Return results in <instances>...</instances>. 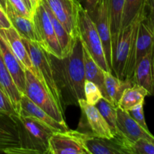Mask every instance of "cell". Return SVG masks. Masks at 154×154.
<instances>
[{
	"instance_id": "ab89813d",
	"label": "cell",
	"mask_w": 154,
	"mask_h": 154,
	"mask_svg": "<svg viewBox=\"0 0 154 154\" xmlns=\"http://www.w3.org/2000/svg\"><path fill=\"white\" fill-rule=\"evenodd\" d=\"M77 1H78V2H81V0H77Z\"/></svg>"
},
{
	"instance_id": "7a4b0ae2",
	"label": "cell",
	"mask_w": 154,
	"mask_h": 154,
	"mask_svg": "<svg viewBox=\"0 0 154 154\" xmlns=\"http://www.w3.org/2000/svg\"><path fill=\"white\" fill-rule=\"evenodd\" d=\"M147 10L146 7L132 23L111 35V72L120 79H132L136 67V38L138 25Z\"/></svg>"
},
{
	"instance_id": "83f0119b",
	"label": "cell",
	"mask_w": 154,
	"mask_h": 154,
	"mask_svg": "<svg viewBox=\"0 0 154 154\" xmlns=\"http://www.w3.org/2000/svg\"><path fill=\"white\" fill-rule=\"evenodd\" d=\"M99 112L102 115L108 124L109 125L111 131L114 133V136L118 135L117 129V108L112 105L108 100L105 98H102L96 105Z\"/></svg>"
},
{
	"instance_id": "7402d4cb",
	"label": "cell",
	"mask_w": 154,
	"mask_h": 154,
	"mask_svg": "<svg viewBox=\"0 0 154 154\" xmlns=\"http://www.w3.org/2000/svg\"><path fill=\"white\" fill-rule=\"evenodd\" d=\"M83 45V43H82ZM83 57H84V72H85V78L87 81H92L98 86L99 90L102 93V96L107 99L106 92L105 89V71L97 64L93 60L92 56L87 51L86 47L83 45Z\"/></svg>"
},
{
	"instance_id": "44dd1931",
	"label": "cell",
	"mask_w": 154,
	"mask_h": 154,
	"mask_svg": "<svg viewBox=\"0 0 154 154\" xmlns=\"http://www.w3.org/2000/svg\"><path fill=\"white\" fill-rule=\"evenodd\" d=\"M105 89L107 95V100L117 108L119 101L126 89L133 86L134 82L129 79H120L114 76L111 72H105Z\"/></svg>"
},
{
	"instance_id": "603a6c76",
	"label": "cell",
	"mask_w": 154,
	"mask_h": 154,
	"mask_svg": "<svg viewBox=\"0 0 154 154\" xmlns=\"http://www.w3.org/2000/svg\"><path fill=\"white\" fill-rule=\"evenodd\" d=\"M0 88L7 94L16 109L17 112L20 114V104L22 93L17 88L10 74L6 69L1 51H0Z\"/></svg>"
},
{
	"instance_id": "8d00e7d4",
	"label": "cell",
	"mask_w": 154,
	"mask_h": 154,
	"mask_svg": "<svg viewBox=\"0 0 154 154\" xmlns=\"http://www.w3.org/2000/svg\"><path fill=\"white\" fill-rule=\"evenodd\" d=\"M147 17H148L149 20H150V23H151L152 26H153V31H154V8L148 9Z\"/></svg>"
},
{
	"instance_id": "ac0fdd59",
	"label": "cell",
	"mask_w": 154,
	"mask_h": 154,
	"mask_svg": "<svg viewBox=\"0 0 154 154\" xmlns=\"http://www.w3.org/2000/svg\"><path fill=\"white\" fill-rule=\"evenodd\" d=\"M0 34L5 38L11 51H13L17 58L20 60L24 69L31 72L33 75L37 77V72L32 63L28 51L23 42L22 37L20 35L17 30L11 26L7 29H1Z\"/></svg>"
},
{
	"instance_id": "d6a6232c",
	"label": "cell",
	"mask_w": 154,
	"mask_h": 154,
	"mask_svg": "<svg viewBox=\"0 0 154 154\" xmlns=\"http://www.w3.org/2000/svg\"><path fill=\"white\" fill-rule=\"evenodd\" d=\"M8 2L20 14L32 20V13L29 10L22 0H8Z\"/></svg>"
},
{
	"instance_id": "8992f818",
	"label": "cell",
	"mask_w": 154,
	"mask_h": 154,
	"mask_svg": "<svg viewBox=\"0 0 154 154\" xmlns=\"http://www.w3.org/2000/svg\"><path fill=\"white\" fill-rule=\"evenodd\" d=\"M25 94L36 105L60 123L66 124L63 112L43 83L29 70H25Z\"/></svg>"
},
{
	"instance_id": "4316f807",
	"label": "cell",
	"mask_w": 154,
	"mask_h": 154,
	"mask_svg": "<svg viewBox=\"0 0 154 154\" xmlns=\"http://www.w3.org/2000/svg\"><path fill=\"white\" fill-rule=\"evenodd\" d=\"M147 7L146 0H125L121 28L132 23Z\"/></svg>"
},
{
	"instance_id": "836d02e7",
	"label": "cell",
	"mask_w": 154,
	"mask_h": 154,
	"mask_svg": "<svg viewBox=\"0 0 154 154\" xmlns=\"http://www.w3.org/2000/svg\"><path fill=\"white\" fill-rule=\"evenodd\" d=\"M12 26L4 9L0 5V30L7 29Z\"/></svg>"
},
{
	"instance_id": "ba28073f",
	"label": "cell",
	"mask_w": 154,
	"mask_h": 154,
	"mask_svg": "<svg viewBox=\"0 0 154 154\" xmlns=\"http://www.w3.org/2000/svg\"><path fill=\"white\" fill-rule=\"evenodd\" d=\"M81 117L78 130L91 137L103 138H114L109 125L95 105H90L84 99L78 101Z\"/></svg>"
},
{
	"instance_id": "9a60e30c",
	"label": "cell",
	"mask_w": 154,
	"mask_h": 154,
	"mask_svg": "<svg viewBox=\"0 0 154 154\" xmlns=\"http://www.w3.org/2000/svg\"><path fill=\"white\" fill-rule=\"evenodd\" d=\"M0 51L8 72L17 88L22 94L25 91L26 76L24 67L11 49L5 38L0 34Z\"/></svg>"
},
{
	"instance_id": "ffe728a7",
	"label": "cell",
	"mask_w": 154,
	"mask_h": 154,
	"mask_svg": "<svg viewBox=\"0 0 154 154\" xmlns=\"http://www.w3.org/2000/svg\"><path fill=\"white\" fill-rule=\"evenodd\" d=\"M5 11L11 23L22 38L38 42V38L35 32L32 20L20 14L11 5L8 0L6 1Z\"/></svg>"
},
{
	"instance_id": "e0dca14e",
	"label": "cell",
	"mask_w": 154,
	"mask_h": 154,
	"mask_svg": "<svg viewBox=\"0 0 154 154\" xmlns=\"http://www.w3.org/2000/svg\"><path fill=\"white\" fill-rule=\"evenodd\" d=\"M132 80L154 96V48L138 62Z\"/></svg>"
},
{
	"instance_id": "4dcf8cb0",
	"label": "cell",
	"mask_w": 154,
	"mask_h": 154,
	"mask_svg": "<svg viewBox=\"0 0 154 154\" xmlns=\"http://www.w3.org/2000/svg\"><path fill=\"white\" fill-rule=\"evenodd\" d=\"M129 115L141 126L144 128L145 130L149 131L148 127H147V123H146L145 117H144V103L139 104V105H136L134 108H131L130 110L128 111Z\"/></svg>"
},
{
	"instance_id": "4fadbf2b",
	"label": "cell",
	"mask_w": 154,
	"mask_h": 154,
	"mask_svg": "<svg viewBox=\"0 0 154 154\" xmlns=\"http://www.w3.org/2000/svg\"><path fill=\"white\" fill-rule=\"evenodd\" d=\"M130 141L120 135L111 138L89 137L86 145L90 154H130Z\"/></svg>"
},
{
	"instance_id": "484cf974",
	"label": "cell",
	"mask_w": 154,
	"mask_h": 154,
	"mask_svg": "<svg viewBox=\"0 0 154 154\" xmlns=\"http://www.w3.org/2000/svg\"><path fill=\"white\" fill-rule=\"evenodd\" d=\"M125 0H107L111 35L120 31L123 19Z\"/></svg>"
},
{
	"instance_id": "3957f363",
	"label": "cell",
	"mask_w": 154,
	"mask_h": 154,
	"mask_svg": "<svg viewBox=\"0 0 154 154\" xmlns=\"http://www.w3.org/2000/svg\"><path fill=\"white\" fill-rule=\"evenodd\" d=\"M15 119L19 127L21 154H48L54 131L33 117L17 115Z\"/></svg>"
},
{
	"instance_id": "cb8c5ba5",
	"label": "cell",
	"mask_w": 154,
	"mask_h": 154,
	"mask_svg": "<svg viewBox=\"0 0 154 154\" xmlns=\"http://www.w3.org/2000/svg\"><path fill=\"white\" fill-rule=\"evenodd\" d=\"M42 2L50 17L53 27H54V32H55L56 36H57L59 44H60V47H61L62 51H63V57H66L72 51V48L74 46V44H75V38H73L72 35H70L69 32L66 31V29L63 26V24L56 17L54 14L53 13L51 9L50 8L47 2L45 0H42Z\"/></svg>"
},
{
	"instance_id": "f1b7e54d",
	"label": "cell",
	"mask_w": 154,
	"mask_h": 154,
	"mask_svg": "<svg viewBox=\"0 0 154 154\" xmlns=\"http://www.w3.org/2000/svg\"><path fill=\"white\" fill-rule=\"evenodd\" d=\"M84 98L87 102L90 105H95L103 98L102 93L98 86L92 81L85 80L84 87Z\"/></svg>"
},
{
	"instance_id": "8fae6325",
	"label": "cell",
	"mask_w": 154,
	"mask_h": 154,
	"mask_svg": "<svg viewBox=\"0 0 154 154\" xmlns=\"http://www.w3.org/2000/svg\"><path fill=\"white\" fill-rule=\"evenodd\" d=\"M0 152L21 154L18 124L15 116L0 112Z\"/></svg>"
},
{
	"instance_id": "7c38bea8",
	"label": "cell",
	"mask_w": 154,
	"mask_h": 154,
	"mask_svg": "<svg viewBox=\"0 0 154 154\" xmlns=\"http://www.w3.org/2000/svg\"><path fill=\"white\" fill-rule=\"evenodd\" d=\"M89 15L94 22L100 36L107 63L111 71V33L107 0H99L95 10L91 14H89Z\"/></svg>"
},
{
	"instance_id": "2e32d148",
	"label": "cell",
	"mask_w": 154,
	"mask_h": 154,
	"mask_svg": "<svg viewBox=\"0 0 154 154\" xmlns=\"http://www.w3.org/2000/svg\"><path fill=\"white\" fill-rule=\"evenodd\" d=\"M19 115L33 117L43 124L46 125L54 132H65L69 130L66 123L63 124L53 118L48 113L32 102L25 94H22L21 96Z\"/></svg>"
},
{
	"instance_id": "f35d334b",
	"label": "cell",
	"mask_w": 154,
	"mask_h": 154,
	"mask_svg": "<svg viewBox=\"0 0 154 154\" xmlns=\"http://www.w3.org/2000/svg\"><path fill=\"white\" fill-rule=\"evenodd\" d=\"M6 1H7V0H0V5L2 7L3 9H5V7Z\"/></svg>"
},
{
	"instance_id": "52a82bcc",
	"label": "cell",
	"mask_w": 154,
	"mask_h": 154,
	"mask_svg": "<svg viewBox=\"0 0 154 154\" xmlns=\"http://www.w3.org/2000/svg\"><path fill=\"white\" fill-rule=\"evenodd\" d=\"M32 22L38 38V43L48 54L58 58L64 57L52 23L42 4V0H38L33 12Z\"/></svg>"
},
{
	"instance_id": "f546056e",
	"label": "cell",
	"mask_w": 154,
	"mask_h": 154,
	"mask_svg": "<svg viewBox=\"0 0 154 154\" xmlns=\"http://www.w3.org/2000/svg\"><path fill=\"white\" fill-rule=\"evenodd\" d=\"M129 150L130 154H154V144L141 138L131 143Z\"/></svg>"
},
{
	"instance_id": "30bf717a",
	"label": "cell",
	"mask_w": 154,
	"mask_h": 154,
	"mask_svg": "<svg viewBox=\"0 0 154 154\" xmlns=\"http://www.w3.org/2000/svg\"><path fill=\"white\" fill-rule=\"evenodd\" d=\"M56 17L73 38L78 36V11L81 2L77 0H45Z\"/></svg>"
},
{
	"instance_id": "5bb4252c",
	"label": "cell",
	"mask_w": 154,
	"mask_h": 154,
	"mask_svg": "<svg viewBox=\"0 0 154 154\" xmlns=\"http://www.w3.org/2000/svg\"><path fill=\"white\" fill-rule=\"evenodd\" d=\"M117 129L118 135H120L132 143L143 138L154 144V136L151 132L141 127L129 115L128 111L117 108Z\"/></svg>"
},
{
	"instance_id": "277c9868",
	"label": "cell",
	"mask_w": 154,
	"mask_h": 154,
	"mask_svg": "<svg viewBox=\"0 0 154 154\" xmlns=\"http://www.w3.org/2000/svg\"><path fill=\"white\" fill-rule=\"evenodd\" d=\"M22 41L28 51L32 63L37 72V78L43 83L61 109L64 111L61 96L54 80L49 54L45 51L38 42L23 38H22Z\"/></svg>"
},
{
	"instance_id": "d4e9b609",
	"label": "cell",
	"mask_w": 154,
	"mask_h": 154,
	"mask_svg": "<svg viewBox=\"0 0 154 154\" xmlns=\"http://www.w3.org/2000/svg\"><path fill=\"white\" fill-rule=\"evenodd\" d=\"M147 96H149L148 93L144 87L135 84L124 90L117 108L128 111L139 104H144V99Z\"/></svg>"
},
{
	"instance_id": "d590c367",
	"label": "cell",
	"mask_w": 154,
	"mask_h": 154,
	"mask_svg": "<svg viewBox=\"0 0 154 154\" xmlns=\"http://www.w3.org/2000/svg\"><path fill=\"white\" fill-rule=\"evenodd\" d=\"M22 1L25 3V5H26V7L28 8L29 10L33 14L36 5H37L38 0H22Z\"/></svg>"
},
{
	"instance_id": "d6986e66",
	"label": "cell",
	"mask_w": 154,
	"mask_h": 154,
	"mask_svg": "<svg viewBox=\"0 0 154 154\" xmlns=\"http://www.w3.org/2000/svg\"><path fill=\"white\" fill-rule=\"evenodd\" d=\"M148 8L141 17L136 38V66L138 62L154 48V31L148 17Z\"/></svg>"
},
{
	"instance_id": "5b68a950",
	"label": "cell",
	"mask_w": 154,
	"mask_h": 154,
	"mask_svg": "<svg viewBox=\"0 0 154 154\" xmlns=\"http://www.w3.org/2000/svg\"><path fill=\"white\" fill-rule=\"evenodd\" d=\"M78 34L93 60L105 72H111L105 58L103 46L94 22L87 11L80 6L78 17Z\"/></svg>"
},
{
	"instance_id": "9c48e42d",
	"label": "cell",
	"mask_w": 154,
	"mask_h": 154,
	"mask_svg": "<svg viewBox=\"0 0 154 154\" xmlns=\"http://www.w3.org/2000/svg\"><path fill=\"white\" fill-rule=\"evenodd\" d=\"M89 137L78 130L54 132L49 140L48 154H90L86 145Z\"/></svg>"
},
{
	"instance_id": "74e56055",
	"label": "cell",
	"mask_w": 154,
	"mask_h": 154,
	"mask_svg": "<svg viewBox=\"0 0 154 154\" xmlns=\"http://www.w3.org/2000/svg\"><path fill=\"white\" fill-rule=\"evenodd\" d=\"M146 5L148 9L154 8V0H146Z\"/></svg>"
},
{
	"instance_id": "6da1fadb",
	"label": "cell",
	"mask_w": 154,
	"mask_h": 154,
	"mask_svg": "<svg viewBox=\"0 0 154 154\" xmlns=\"http://www.w3.org/2000/svg\"><path fill=\"white\" fill-rule=\"evenodd\" d=\"M54 80L61 96L63 105H78V101L84 99L85 82L83 45L79 35L68 55L63 58L49 54Z\"/></svg>"
},
{
	"instance_id": "e575fe53",
	"label": "cell",
	"mask_w": 154,
	"mask_h": 154,
	"mask_svg": "<svg viewBox=\"0 0 154 154\" xmlns=\"http://www.w3.org/2000/svg\"><path fill=\"white\" fill-rule=\"evenodd\" d=\"M99 0H81V4L88 14H91L97 6Z\"/></svg>"
},
{
	"instance_id": "1f68e13d",
	"label": "cell",
	"mask_w": 154,
	"mask_h": 154,
	"mask_svg": "<svg viewBox=\"0 0 154 154\" xmlns=\"http://www.w3.org/2000/svg\"><path fill=\"white\" fill-rule=\"evenodd\" d=\"M0 112L5 113L13 116L19 115L11 99L1 88H0Z\"/></svg>"
}]
</instances>
